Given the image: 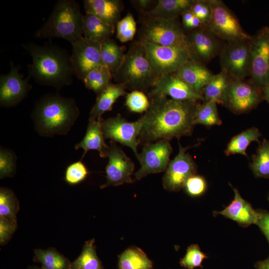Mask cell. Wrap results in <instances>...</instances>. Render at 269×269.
<instances>
[{"label": "cell", "mask_w": 269, "mask_h": 269, "mask_svg": "<svg viewBox=\"0 0 269 269\" xmlns=\"http://www.w3.org/2000/svg\"><path fill=\"white\" fill-rule=\"evenodd\" d=\"M84 7L86 13L93 14L115 27L123 9L121 1L118 0H85Z\"/></svg>", "instance_id": "22"}, {"label": "cell", "mask_w": 269, "mask_h": 269, "mask_svg": "<svg viewBox=\"0 0 269 269\" xmlns=\"http://www.w3.org/2000/svg\"><path fill=\"white\" fill-rule=\"evenodd\" d=\"M117 38L121 42L132 41L136 31V23L131 13L119 20L116 26Z\"/></svg>", "instance_id": "38"}, {"label": "cell", "mask_w": 269, "mask_h": 269, "mask_svg": "<svg viewBox=\"0 0 269 269\" xmlns=\"http://www.w3.org/2000/svg\"><path fill=\"white\" fill-rule=\"evenodd\" d=\"M192 146L183 147L179 143V151L170 160L162 178L165 190L177 192L183 188L185 182L191 176L196 174L197 167L187 150Z\"/></svg>", "instance_id": "14"}, {"label": "cell", "mask_w": 269, "mask_h": 269, "mask_svg": "<svg viewBox=\"0 0 269 269\" xmlns=\"http://www.w3.org/2000/svg\"><path fill=\"white\" fill-rule=\"evenodd\" d=\"M132 1H133L132 2L134 3V6L138 10L141 11L142 13L146 12L147 11L146 10H148V8L150 7V6L152 5L154 2L153 0H136Z\"/></svg>", "instance_id": "45"}, {"label": "cell", "mask_w": 269, "mask_h": 269, "mask_svg": "<svg viewBox=\"0 0 269 269\" xmlns=\"http://www.w3.org/2000/svg\"><path fill=\"white\" fill-rule=\"evenodd\" d=\"M141 42L150 63L160 77L175 72L189 60H196L191 51L184 47Z\"/></svg>", "instance_id": "7"}, {"label": "cell", "mask_w": 269, "mask_h": 269, "mask_svg": "<svg viewBox=\"0 0 269 269\" xmlns=\"http://www.w3.org/2000/svg\"><path fill=\"white\" fill-rule=\"evenodd\" d=\"M16 157L10 150L1 148L0 150V178L12 176L16 169Z\"/></svg>", "instance_id": "41"}, {"label": "cell", "mask_w": 269, "mask_h": 269, "mask_svg": "<svg viewBox=\"0 0 269 269\" xmlns=\"http://www.w3.org/2000/svg\"><path fill=\"white\" fill-rule=\"evenodd\" d=\"M101 44L84 37L71 44L70 61L73 76L83 81L92 70L104 65L101 56Z\"/></svg>", "instance_id": "15"}, {"label": "cell", "mask_w": 269, "mask_h": 269, "mask_svg": "<svg viewBox=\"0 0 269 269\" xmlns=\"http://www.w3.org/2000/svg\"><path fill=\"white\" fill-rule=\"evenodd\" d=\"M231 78L222 70L221 72L213 75L201 91V95L205 102H214L222 104L226 90Z\"/></svg>", "instance_id": "28"}, {"label": "cell", "mask_w": 269, "mask_h": 269, "mask_svg": "<svg viewBox=\"0 0 269 269\" xmlns=\"http://www.w3.org/2000/svg\"><path fill=\"white\" fill-rule=\"evenodd\" d=\"M262 91L264 95V98L265 99L269 104V86L262 89Z\"/></svg>", "instance_id": "49"}, {"label": "cell", "mask_w": 269, "mask_h": 269, "mask_svg": "<svg viewBox=\"0 0 269 269\" xmlns=\"http://www.w3.org/2000/svg\"><path fill=\"white\" fill-rule=\"evenodd\" d=\"M17 227V222L0 217V244H6Z\"/></svg>", "instance_id": "43"}, {"label": "cell", "mask_w": 269, "mask_h": 269, "mask_svg": "<svg viewBox=\"0 0 269 269\" xmlns=\"http://www.w3.org/2000/svg\"><path fill=\"white\" fill-rule=\"evenodd\" d=\"M102 119L100 120H89L85 136L80 142L75 145V149L82 148L84 150L81 159L90 150L98 151L100 156L102 158L108 156L109 145L106 143L105 138L102 131Z\"/></svg>", "instance_id": "23"}, {"label": "cell", "mask_w": 269, "mask_h": 269, "mask_svg": "<svg viewBox=\"0 0 269 269\" xmlns=\"http://www.w3.org/2000/svg\"><path fill=\"white\" fill-rule=\"evenodd\" d=\"M27 269H44L42 267H39L37 266H31L29 267Z\"/></svg>", "instance_id": "50"}, {"label": "cell", "mask_w": 269, "mask_h": 269, "mask_svg": "<svg viewBox=\"0 0 269 269\" xmlns=\"http://www.w3.org/2000/svg\"><path fill=\"white\" fill-rule=\"evenodd\" d=\"M149 98L150 106L140 117L139 144L192 134L198 102L176 101L163 96Z\"/></svg>", "instance_id": "1"}, {"label": "cell", "mask_w": 269, "mask_h": 269, "mask_svg": "<svg viewBox=\"0 0 269 269\" xmlns=\"http://www.w3.org/2000/svg\"><path fill=\"white\" fill-rule=\"evenodd\" d=\"M146 18L140 30L139 41L163 46L184 47L192 53L188 37L176 18Z\"/></svg>", "instance_id": "6"}, {"label": "cell", "mask_w": 269, "mask_h": 269, "mask_svg": "<svg viewBox=\"0 0 269 269\" xmlns=\"http://www.w3.org/2000/svg\"><path fill=\"white\" fill-rule=\"evenodd\" d=\"M126 53L123 47L109 39L101 44V56L103 64L113 76L121 68Z\"/></svg>", "instance_id": "27"}, {"label": "cell", "mask_w": 269, "mask_h": 269, "mask_svg": "<svg viewBox=\"0 0 269 269\" xmlns=\"http://www.w3.org/2000/svg\"><path fill=\"white\" fill-rule=\"evenodd\" d=\"M119 269H153V264L140 248L131 247L119 256Z\"/></svg>", "instance_id": "30"}, {"label": "cell", "mask_w": 269, "mask_h": 269, "mask_svg": "<svg viewBox=\"0 0 269 269\" xmlns=\"http://www.w3.org/2000/svg\"><path fill=\"white\" fill-rule=\"evenodd\" d=\"M194 1V0H159L151 9L143 14L149 17L176 18L189 9Z\"/></svg>", "instance_id": "26"}, {"label": "cell", "mask_w": 269, "mask_h": 269, "mask_svg": "<svg viewBox=\"0 0 269 269\" xmlns=\"http://www.w3.org/2000/svg\"><path fill=\"white\" fill-rule=\"evenodd\" d=\"M232 188L234 192L233 199L223 210L214 211L213 216L222 215L244 228L256 224L257 210H255L251 204L241 196L238 189L233 187Z\"/></svg>", "instance_id": "19"}, {"label": "cell", "mask_w": 269, "mask_h": 269, "mask_svg": "<svg viewBox=\"0 0 269 269\" xmlns=\"http://www.w3.org/2000/svg\"><path fill=\"white\" fill-rule=\"evenodd\" d=\"M83 16L77 1L59 0L34 36L37 38H60L72 44L83 37Z\"/></svg>", "instance_id": "4"}, {"label": "cell", "mask_w": 269, "mask_h": 269, "mask_svg": "<svg viewBox=\"0 0 269 269\" xmlns=\"http://www.w3.org/2000/svg\"><path fill=\"white\" fill-rule=\"evenodd\" d=\"M32 58L28 65V77L38 83L60 89L69 85L73 76L70 54L51 42L44 45L22 44Z\"/></svg>", "instance_id": "2"}, {"label": "cell", "mask_w": 269, "mask_h": 269, "mask_svg": "<svg viewBox=\"0 0 269 269\" xmlns=\"http://www.w3.org/2000/svg\"><path fill=\"white\" fill-rule=\"evenodd\" d=\"M261 136V133L257 128H250L234 136L227 144L224 153L226 156L238 154L247 156L248 147L253 141L260 143Z\"/></svg>", "instance_id": "29"}, {"label": "cell", "mask_w": 269, "mask_h": 269, "mask_svg": "<svg viewBox=\"0 0 269 269\" xmlns=\"http://www.w3.org/2000/svg\"><path fill=\"white\" fill-rule=\"evenodd\" d=\"M125 105L134 113H145L150 106V100L145 93L138 90H133L126 95Z\"/></svg>", "instance_id": "39"}, {"label": "cell", "mask_w": 269, "mask_h": 269, "mask_svg": "<svg viewBox=\"0 0 269 269\" xmlns=\"http://www.w3.org/2000/svg\"><path fill=\"white\" fill-rule=\"evenodd\" d=\"M183 189L186 193L191 197H200L206 192L207 182L203 176L195 174L187 179Z\"/></svg>", "instance_id": "42"}, {"label": "cell", "mask_w": 269, "mask_h": 269, "mask_svg": "<svg viewBox=\"0 0 269 269\" xmlns=\"http://www.w3.org/2000/svg\"><path fill=\"white\" fill-rule=\"evenodd\" d=\"M29 78H23L18 67L11 63L9 72L0 76V106L10 107L21 102L31 89Z\"/></svg>", "instance_id": "18"}, {"label": "cell", "mask_w": 269, "mask_h": 269, "mask_svg": "<svg viewBox=\"0 0 269 269\" xmlns=\"http://www.w3.org/2000/svg\"><path fill=\"white\" fill-rule=\"evenodd\" d=\"M251 83L263 89L269 86V30L265 28L250 40Z\"/></svg>", "instance_id": "12"}, {"label": "cell", "mask_w": 269, "mask_h": 269, "mask_svg": "<svg viewBox=\"0 0 269 269\" xmlns=\"http://www.w3.org/2000/svg\"><path fill=\"white\" fill-rule=\"evenodd\" d=\"M148 97L163 96L176 101H204L203 96L174 73L161 76L147 93Z\"/></svg>", "instance_id": "17"}, {"label": "cell", "mask_w": 269, "mask_h": 269, "mask_svg": "<svg viewBox=\"0 0 269 269\" xmlns=\"http://www.w3.org/2000/svg\"><path fill=\"white\" fill-rule=\"evenodd\" d=\"M250 168L254 175L258 178H269V140L266 139L257 149L256 153L253 155Z\"/></svg>", "instance_id": "34"}, {"label": "cell", "mask_w": 269, "mask_h": 269, "mask_svg": "<svg viewBox=\"0 0 269 269\" xmlns=\"http://www.w3.org/2000/svg\"><path fill=\"white\" fill-rule=\"evenodd\" d=\"M107 157L109 160L106 167L107 180L100 188L133 183L131 176L134 169V164L115 141L111 140Z\"/></svg>", "instance_id": "16"}, {"label": "cell", "mask_w": 269, "mask_h": 269, "mask_svg": "<svg viewBox=\"0 0 269 269\" xmlns=\"http://www.w3.org/2000/svg\"><path fill=\"white\" fill-rule=\"evenodd\" d=\"M203 25L201 21L195 16H194L192 21L188 25L187 28H197Z\"/></svg>", "instance_id": "48"}, {"label": "cell", "mask_w": 269, "mask_h": 269, "mask_svg": "<svg viewBox=\"0 0 269 269\" xmlns=\"http://www.w3.org/2000/svg\"><path fill=\"white\" fill-rule=\"evenodd\" d=\"M181 15L183 24L187 28L194 15L189 9L185 11Z\"/></svg>", "instance_id": "46"}, {"label": "cell", "mask_w": 269, "mask_h": 269, "mask_svg": "<svg viewBox=\"0 0 269 269\" xmlns=\"http://www.w3.org/2000/svg\"><path fill=\"white\" fill-rule=\"evenodd\" d=\"M174 73L201 95L202 89L213 76L201 63L195 60L187 61Z\"/></svg>", "instance_id": "21"}, {"label": "cell", "mask_w": 269, "mask_h": 269, "mask_svg": "<svg viewBox=\"0 0 269 269\" xmlns=\"http://www.w3.org/2000/svg\"><path fill=\"white\" fill-rule=\"evenodd\" d=\"M19 202L13 192L7 188H0V217L17 222Z\"/></svg>", "instance_id": "36"}, {"label": "cell", "mask_w": 269, "mask_h": 269, "mask_svg": "<svg viewBox=\"0 0 269 269\" xmlns=\"http://www.w3.org/2000/svg\"><path fill=\"white\" fill-rule=\"evenodd\" d=\"M216 36L209 30L197 29L188 37L191 50L196 60L208 61L219 51V44Z\"/></svg>", "instance_id": "20"}, {"label": "cell", "mask_w": 269, "mask_h": 269, "mask_svg": "<svg viewBox=\"0 0 269 269\" xmlns=\"http://www.w3.org/2000/svg\"><path fill=\"white\" fill-rule=\"evenodd\" d=\"M258 219L256 225L266 237L269 244V212L262 209L257 210Z\"/></svg>", "instance_id": "44"}, {"label": "cell", "mask_w": 269, "mask_h": 269, "mask_svg": "<svg viewBox=\"0 0 269 269\" xmlns=\"http://www.w3.org/2000/svg\"><path fill=\"white\" fill-rule=\"evenodd\" d=\"M250 40L229 42L221 53V64L231 79L243 80L250 75L251 54Z\"/></svg>", "instance_id": "10"}, {"label": "cell", "mask_w": 269, "mask_h": 269, "mask_svg": "<svg viewBox=\"0 0 269 269\" xmlns=\"http://www.w3.org/2000/svg\"><path fill=\"white\" fill-rule=\"evenodd\" d=\"M112 78L109 70L105 65H101L90 71L83 82L87 89L98 96L111 83Z\"/></svg>", "instance_id": "33"}, {"label": "cell", "mask_w": 269, "mask_h": 269, "mask_svg": "<svg viewBox=\"0 0 269 269\" xmlns=\"http://www.w3.org/2000/svg\"><path fill=\"white\" fill-rule=\"evenodd\" d=\"M211 15L208 30L216 37L229 42L247 40L251 38L242 28L231 11L221 0H209Z\"/></svg>", "instance_id": "8"}, {"label": "cell", "mask_w": 269, "mask_h": 269, "mask_svg": "<svg viewBox=\"0 0 269 269\" xmlns=\"http://www.w3.org/2000/svg\"><path fill=\"white\" fill-rule=\"evenodd\" d=\"M115 29L93 14L85 13L83 16V34L85 39L101 43L111 39Z\"/></svg>", "instance_id": "25"}, {"label": "cell", "mask_w": 269, "mask_h": 269, "mask_svg": "<svg viewBox=\"0 0 269 269\" xmlns=\"http://www.w3.org/2000/svg\"><path fill=\"white\" fill-rule=\"evenodd\" d=\"M169 141L161 139L143 145L137 158L140 167L134 173L136 180H140L150 174L165 171L172 152Z\"/></svg>", "instance_id": "13"}, {"label": "cell", "mask_w": 269, "mask_h": 269, "mask_svg": "<svg viewBox=\"0 0 269 269\" xmlns=\"http://www.w3.org/2000/svg\"><path fill=\"white\" fill-rule=\"evenodd\" d=\"M79 115L75 100L50 94L36 103L32 115L35 129L42 136L66 134Z\"/></svg>", "instance_id": "3"}, {"label": "cell", "mask_w": 269, "mask_h": 269, "mask_svg": "<svg viewBox=\"0 0 269 269\" xmlns=\"http://www.w3.org/2000/svg\"><path fill=\"white\" fill-rule=\"evenodd\" d=\"M94 243V239L85 243L80 255L71 263L72 269H104Z\"/></svg>", "instance_id": "32"}, {"label": "cell", "mask_w": 269, "mask_h": 269, "mask_svg": "<svg viewBox=\"0 0 269 269\" xmlns=\"http://www.w3.org/2000/svg\"><path fill=\"white\" fill-rule=\"evenodd\" d=\"M264 95L262 90L251 83L231 79L222 105L236 114L247 113L255 108Z\"/></svg>", "instance_id": "9"}, {"label": "cell", "mask_w": 269, "mask_h": 269, "mask_svg": "<svg viewBox=\"0 0 269 269\" xmlns=\"http://www.w3.org/2000/svg\"><path fill=\"white\" fill-rule=\"evenodd\" d=\"M203 104L198 105L195 117L194 123L206 127L220 126L222 124L217 107L214 102L203 101Z\"/></svg>", "instance_id": "35"}, {"label": "cell", "mask_w": 269, "mask_h": 269, "mask_svg": "<svg viewBox=\"0 0 269 269\" xmlns=\"http://www.w3.org/2000/svg\"><path fill=\"white\" fill-rule=\"evenodd\" d=\"M208 258L207 255L201 251L198 245L192 244L187 248L186 254L181 259L179 264L186 269L203 268V262Z\"/></svg>", "instance_id": "37"}, {"label": "cell", "mask_w": 269, "mask_h": 269, "mask_svg": "<svg viewBox=\"0 0 269 269\" xmlns=\"http://www.w3.org/2000/svg\"><path fill=\"white\" fill-rule=\"evenodd\" d=\"M125 86L120 83H111L97 98L90 112V120H100L102 115L111 111L115 103L120 97L126 95Z\"/></svg>", "instance_id": "24"}, {"label": "cell", "mask_w": 269, "mask_h": 269, "mask_svg": "<svg viewBox=\"0 0 269 269\" xmlns=\"http://www.w3.org/2000/svg\"><path fill=\"white\" fill-rule=\"evenodd\" d=\"M89 174L86 165L77 161L68 166L66 169L64 179L70 185H76L84 181Z\"/></svg>", "instance_id": "40"}, {"label": "cell", "mask_w": 269, "mask_h": 269, "mask_svg": "<svg viewBox=\"0 0 269 269\" xmlns=\"http://www.w3.org/2000/svg\"><path fill=\"white\" fill-rule=\"evenodd\" d=\"M142 121L140 118L135 122H129L120 114L115 117L101 120L102 131L105 139L119 142L132 149L138 158V137L142 129Z\"/></svg>", "instance_id": "11"}, {"label": "cell", "mask_w": 269, "mask_h": 269, "mask_svg": "<svg viewBox=\"0 0 269 269\" xmlns=\"http://www.w3.org/2000/svg\"><path fill=\"white\" fill-rule=\"evenodd\" d=\"M160 77L150 63L139 40L131 45L121 68L113 77L117 83L124 85L126 89L144 93H148Z\"/></svg>", "instance_id": "5"}, {"label": "cell", "mask_w": 269, "mask_h": 269, "mask_svg": "<svg viewBox=\"0 0 269 269\" xmlns=\"http://www.w3.org/2000/svg\"></svg>", "instance_id": "51"}, {"label": "cell", "mask_w": 269, "mask_h": 269, "mask_svg": "<svg viewBox=\"0 0 269 269\" xmlns=\"http://www.w3.org/2000/svg\"><path fill=\"white\" fill-rule=\"evenodd\" d=\"M255 267L256 269H269V257L265 260L257 262Z\"/></svg>", "instance_id": "47"}, {"label": "cell", "mask_w": 269, "mask_h": 269, "mask_svg": "<svg viewBox=\"0 0 269 269\" xmlns=\"http://www.w3.org/2000/svg\"><path fill=\"white\" fill-rule=\"evenodd\" d=\"M33 261L39 263L44 269H72L69 259L53 248L34 251Z\"/></svg>", "instance_id": "31"}]
</instances>
